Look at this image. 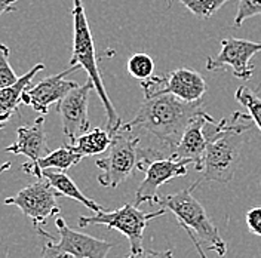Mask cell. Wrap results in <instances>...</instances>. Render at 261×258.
Wrapping results in <instances>:
<instances>
[{"label": "cell", "instance_id": "obj_20", "mask_svg": "<svg viewBox=\"0 0 261 258\" xmlns=\"http://www.w3.org/2000/svg\"><path fill=\"white\" fill-rule=\"evenodd\" d=\"M196 18L210 19L218 9H221L228 0H178ZM166 8L172 5V0H165Z\"/></svg>", "mask_w": 261, "mask_h": 258}, {"label": "cell", "instance_id": "obj_17", "mask_svg": "<svg viewBox=\"0 0 261 258\" xmlns=\"http://www.w3.org/2000/svg\"><path fill=\"white\" fill-rule=\"evenodd\" d=\"M42 178H45L61 196H65V197H70V199H74V200L81 202L82 205H85L86 208L94 211L95 214H99V212L104 211V208L101 205H98L97 202H94L86 194L82 193L79 187L74 184V181L68 177L65 172H55V171H50V169H45V171H42Z\"/></svg>", "mask_w": 261, "mask_h": 258}, {"label": "cell", "instance_id": "obj_18", "mask_svg": "<svg viewBox=\"0 0 261 258\" xmlns=\"http://www.w3.org/2000/svg\"><path fill=\"white\" fill-rule=\"evenodd\" d=\"M110 144H112V134L106 129L94 128L81 135L76 140V143L71 145L82 158H85V156H97L104 153L106 150H109Z\"/></svg>", "mask_w": 261, "mask_h": 258}, {"label": "cell", "instance_id": "obj_4", "mask_svg": "<svg viewBox=\"0 0 261 258\" xmlns=\"http://www.w3.org/2000/svg\"><path fill=\"white\" fill-rule=\"evenodd\" d=\"M71 16H73V50H71L70 64L79 65L86 71L88 79L92 82L94 89L97 91L98 97L104 106V110L107 114V131L113 135L114 132L123 125V122L117 116L114 106L106 92L102 78L98 70V58L94 37L89 29V22H88L82 0H73Z\"/></svg>", "mask_w": 261, "mask_h": 258}, {"label": "cell", "instance_id": "obj_26", "mask_svg": "<svg viewBox=\"0 0 261 258\" xmlns=\"http://www.w3.org/2000/svg\"><path fill=\"white\" fill-rule=\"evenodd\" d=\"M245 221L249 231L255 236H261V207H252L246 211Z\"/></svg>", "mask_w": 261, "mask_h": 258}, {"label": "cell", "instance_id": "obj_7", "mask_svg": "<svg viewBox=\"0 0 261 258\" xmlns=\"http://www.w3.org/2000/svg\"><path fill=\"white\" fill-rule=\"evenodd\" d=\"M144 98L158 95H174L186 102H199L208 91L202 74L192 68H177L163 76H151L141 82Z\"/></svg>", "mask_w": 261, "mask_h": 258}, {"label": "cell", "instance_id": "obj_12", "mask_svg": "<svg viewBox=\"0 0 261 258\" xmlns=\"http://www.w3.org/2000/svg\"><path fill=\"white\" fill-rule=\"evenodd\" d=\"M77 70H81L79 65H71L70 68H67L58 74L48 76L46 79L40 81L37 85H30L22 94V104L32 106L33 110L37 113L46 114L52 104L55 102L58 104L70 91L81 86L76 82L65 79V76Z\"/></svg>", "mask_w": 261, "mask_h": 258}, {"label": "cell", "instance_id": "obj_14", "mask_svg": "<svg viewBox=\"0 0 261 258\" xmlns=\"http://www.w3.org/2000/svg\"><path fill=\"white\" fill-rule=\"evenodd\" d=\"M55 226L60 233V241L55 246L74 258H107L109 251L114 246L113 243L70 228L61 217L55 220Z\"/></svg>", "mask_w": 261, "mask_h": 258}, {"label": "cell", "instance_id": "obj_5", "mask_svg": "<svg viewBox=\"0 0 261 258\" xmlns=\"http://www.w3.org/2000/svg\"><path fill=\"white\" fill-rule=\"evenodd\" d=\"M199 184L200 181H195L190 187L177 193L158 194L153 199V203L163 210L171 211L177 217L179 226L192 230L197 241L205 243L210 251H214L218 257H224L227 252V245L220 236L218 228L212 223L202 203L193 196V190Z\"/></svg>", "mask_w": 261, "mask_h": 258}, {"label": "cell", "instance_id": "obj_15", "mask_svg": "<svg viewBox=\"0 0 261 258\" xmlns=\"http://www.w3.org/2000/svg\"><path fill=\"white\" fill-rule=\"evenodd\" d=\"M212 119L211 114L200 110L195 117L190 120L189 126L186 128L178 145L172 154L174 161H182L190 159L195 162V169L202 172L203 168V158L208 145V137H206V123Z\"/></svg>", "mask_w": 261, "mask_h": 258}, {"label": "cell", "instance_id": "obj_3", "mask_svg": "<svg viewBox=\"0 0 261 258\" xmlns=\"http://www.w3.org/2000/svg\"><path fill=\"white\" fill-rule=\"evenodd\" d=\"M163 158L166 156L159 148L140 147V137L123 123L112 135L109 153L95 161V165L101 169L98 183L102 187L116 189L134 172H146L151 162Z\"/></svg>", "mask_w": 261, "mask_h": 258}, {"label": "cell", "instance_id": "obj_13", "mask_svg": "<svg viewBox=\"0 0 261 258\" xmlns=\"http://www.w3.org/2000/svg\"><path fill=\"white\" fill-rule=\"evenodd\" d=\"M189 165H195V162L190 159L174 161L172 158H163L151 162L147 166L146 178L137 189L134 205L140 207L146 202H153V199L158 196V190L161 186L174 178L187 175Z\"/></svg>", "mask_w": 261, "mask_h": 258}, {"label": "cell", "instance_id": "obj_21", "mask_svg": "<svg viewBox=\"0 0 261 258\" xmlns=\"http://www.w3.org/2000/svg\"><path fill=\"white\" fill-rule=\"evenodd\" d=\"M234 98L241 106H244L248 110V114L251 116L252 122L261 132V98L258 97V94L246 86H239L234 92Z\"/></svg>", "mask_w": 261, "mask_h": 258}, {"label": "cell", "instance_id": "obj_28", "mask_svg": "<svg viewBox=\"0 0 261 258\" xmlns=\"http://www.w3.org/2000/svg\"><path fill=\"white\" fill-rule=\"evenodd\" d=\"M16 2H18V0H0V15L15 12Z\"/></svg>", "mask_w": 261, "mask_h": 258}, {"label": "cell", "instance_id": "obj_22", "mask_svg": "<svg viewBox=\"0 0 261 258\" xmlns=\"http://www.w3.org/2000/svg\"><path fill=\"white\" fill-rule=\"evenodd\" d=\"M128 73L132 78L138 79V81H147L153 76L154 71V61L153 58L146 54V52H138L135 55H132L128 60Z\"/></svg>", "mask_w": 261, "mask_h": 258}, {"label": "cell", "instance_id": "obj_25", "mask_svg": "<svg viewBox=\"0 0 261 258\" xmlns=\"http://www.w3.org/2000/svg\"><path fill=\"white\" fill-rule=\"evenodd\" d=\"M37 233L40 235V236H43L45 239H48L45 245L42 246V258H74L73 255H70V254H67V252H63V251H60L57 246H55V239L48 235L46 231H43L42 228L40 230H37Z\"/></svg>", "mask_w": 261, "mask_h": 258}, {"label": "cell", "instance_id": "obj_9", "mask_svg": "<svg viewBox=\"0 0 261 258\" xmlns=\"http://www.w3.org/2000/svg\"><path fill=\"white\" fill-rule=\"evenodd\" d=\"M261 52V42H252L239 37H226L221 40V50L217 57L206 58V68L210 71L230 67L233 76L242 81H249L254 74L251 58Z\"/></svg>", "mask_w": 261, "mask_h": 258}, {"label": "cell", "instance_id": "obj_27", "mask_svg": "<svg viewBox=\"0 0 261 258\" xmlns=\"http://www.w3.org/2000/svg\"><path fill=\"white\" fill-rule=\"evenodd\" d=\"M126 258H174V252L171 249L168 251H153V249H144L143 252H140L138 255L130 257L128 255Z\"/></svg>", "mask_w": 261, "mask_h": 258}, {"label": "cell", "instance_id": "obj_24", "mask_svg": "<svg viewBox=\"0 0 261 258\" xmlns=\"http://www.w3.org/2000/svg\"><path fill=\"white\" fill-rule=\"evenodd\" d=\"M261 14V0H239L238 12L233 19V27L239 29L246 19Z\"/></svg>", "mask_w": 261, "mask_h": 258}, {"label": "cell", "instance_id": "obj_19", "mask_svg": "<svg viewBox=\"0 0 261 258\" xmlns=\"http://www.w3.org/2000/svg\"><path fill=\"white\" fill-rule=\"evenodd\" d=\"M82 159L83 158L73 148V145L64 144L63 147L57 148L55 151H50L45 158H42L37 163V166L40 171L55 168V169H60L61 172H65L71 166L77 165Z\"/></svg>", "mask_w": 261, "mask_h": 258}, {"label": "cell", "instance_id": "obj_6", "mask_svg": "<svg viewBox=\"0 0 261 258\" xmlns=\"http://www.w3.org/2000/svg\"><path fill=\"white\" fill-rule=\"evenodd\" d=\"M166 210L154 211V212H143L140 211L134 203H126L120 207L119 210L114 211H102L99 214L85 217L81 215L77 220V226L81 228H85L88 226H106L110 230H117L123 236L128 238L129 241V255H138L140 252L144 251L143 248V241H144V230L147 224L165 215Z\"/></svg>", "mask_w": 261, "mask_h": 258}, {"label": "cell", "instance_id": "obj_32", "mask_svg": "<svg viewBox=\"0 0 261 258\" xmlns=\"http://www.w3.org/2000/svg\"><path fill=\"white\" fill-rule=\"evenodd\" d=\"M5 126H6V123H0V131H2V129H5Z\"/></svg>", "mask_w": 261, "mask_h": 258}, {"label": "cell", "instance_id": "obj_30", "mask_svg": "<svg viewBox=\"0 0 261 258\" xmlns=\"http://www.w3.org/2000/svg\"><path fill=\"white\" fill-rule=\"evenodd\" d=\"M9 168H11V162H6V163L0 165V174H3L5 171H8Z\"/></svg>", "mask_w": 261, "mask_h": 258}, {"label": "cell", "instance_id": "obj_16", "mask_svg": "<svg viewBox=\"0 0 261 258\" xmlns=\"http://www.w3.org/2000/svg\"><path fill=\"white\" fill-rule=\"evenodd\" d=\"M43 70H45V64L39 63L34 65L29 73L21 76L16 83L5 89H0V116L14 114V112L19 110V104H22V94L32 85L33 78L39 71H43Z\"/></svg>", "mask_w": 261, "mask_h": 258}, {"label": "cell", "instance_id": "obj_29", "mask_svg": "<svg viewBox=\"0 0 261 258\" xmlns=\"http://www.w3.org/2000/svg\"><path fill=\"white\" fill-rule=\"evenodd\" d=\"M184 230H186L187 236L192 239V242H193V245H195L196 251H197V254L200 255V258H208L206 257V254H205V251H203V248H202V245H200V242L197 241V238L193 235V231H192V230H189V228H184Z\"/></svg>", "mask_w": 261, "mask_h": 258}, {"label": "cell", "instance_id": "obj_10", "mask_svg": "<svg viewBox=\"0 0 261 258\" xmlns=\"http://www.w3.org/2000/svg\"><path fill=\"white\" fill-rule=\"evenodd\" d=\"M91 89H94V85L88 79L85 85L70 91L57 104V112L61 116L63 132L70 144H74L81 135L89 131L91 123L88 117V104Z\"/></svg>", "mask_w": 261, "mask_h": 258}, {"label": "cell", "instance_id": "obj_2", "mask_svg": "<svg viewBox=\"0 0 261 258\" xmlns=\"http://www.w3.org/2000/svg\"><path fill=\"white\" fill-rule=\"evenodd\" d=\"M200 110L202 101L186 102L169 94L144 98L135 117L125 126L151 134L161 143L163 153L172 158L184 131Z\"/></svg>", "mask_w": 261, "mask_h": 258}, {"label": "cell", "instance_id": "obj_23", "mask_svg": "<svg viewBox=\"0 0 261 258\" xmlns=\"http://www.w3.org/2000/svg\"><path fill=\"white\" fill-rule=\"evenodd\" d=\"M9 54H11L9 48L0 43V89L14 85L19 79L9 64Z\"/></svg>", "mask_w": 261, "mask_h": 258}, {"label": "cell", "instance_id": "obj_11", "mask_svg": "<svg viewBox=\"0 0 261 258\" xmlns=\"http://www.w3.org/2000/svg\"><path fill=\"white\" fill-rule=\"evenodd\" d=\"M18 141L15 144L9 145L5 148V153H12V154H24L27 156L30 162L24 163L21 169L29 174L34 175L39 179H42V171L39 169L37 163L42 158L49 154L48 140H46V132H45V117H37L33 122L32 126H19L16 129Z\"/></svg>", "mask_w": 261, "mask_h": 258}, {"label": "cell", "instance_id": "obj_8", "mask_svg": "<svg viewBox=\"0 0 261 258\" xmlns=\"http://www.w3.org/2000/svg\"><path fill=\"white\" fill-rule=\"evenodd\" d=\"M58 196L61 194L45 178H42L37 183H33L19 190L15 196L5 199V203L16 207L25 217H29L37 231L46 223L49 217L60 214V207L57 203Z\"/></svg>", "mask_w": 261, "mask_h": 258}, {"label": "cell", "instance_id": "obj_31", "mask_svg": "<svg viewBox=\"0 0 261 258\" xmlns=\"http://www.w3.org/2000/svg\"><path fill=\"white\" fill-rule=\"evenodd\" d=\"M12 114H5V116H0V123H6L9 119H11Z\"/></svg>", "mask_w": 261, "mask_h": 258}, {"label": "cell", "instance_id": "obj_1", "mask_svg": "<svg viewBox=\"0 0 261 258\" xmlns=\"http://www.w3.org/2000/svg\"><path fill=\"white\" fill-rule=\"evenodd\" d=\"M254 125L251 116L242 112H234L221 120L212 117L205 128L208 145L200 172L202 178L199 179L200 183L212 181L227 184L233 179L241 162L246 132Z\"/></svg>", "mask_w": 261, "mask_h": 258}]
</instances>
